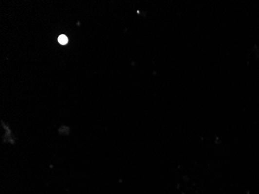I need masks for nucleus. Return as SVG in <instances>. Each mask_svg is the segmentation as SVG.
<instances>
[{
	"mask_svg": "<svg viewBox=\"0 0 259 194\" xmlns=\"http://www.w3.org/2000/svg\"><path fill=\"white\" fill-rule=\"evenodd\" d=\"M68 41H69V40H68V38H67L65 35H61V36H59V38H58V42H59L60 44H62V45L66 44L67 43H68Z\"/></svg>",
	"mask_w": 259,
	"mask_h": 194,
	"instance_id": "nucleus-1",
	"label": "nucleus"
}]
</instances>
